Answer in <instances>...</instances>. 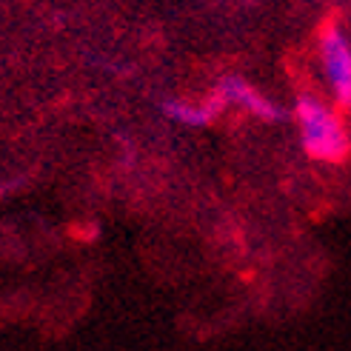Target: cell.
I'll list each match as a JSON object with an SVG mask.
<instances>
[{"instance_id": "6da1fadb", "label": "cell", "mask_w": 351, "mask_h": 351, "mask_svg": "<svg viewBox=\"0 0 351 351\" xmlns=\"http://www.w3.org/2000/svg\"><path fill=\"white\" fill-rule=\"evenodd\" d=\"M294 120L300 143L308 157L320 163H340L348 154V132L337 112L314 95H300L294 103Z\"/></svg>"}, {"instance_id": "7a4b0ae2", "label": "cell", "mask_w": 351, "mask_h": 351, "mask_svg": "<svg viewBox=\"0 0 351 351\" xmlns=\"http://www.w3.org/2000/svg\"><path fill=\"white\" fill-rule=\"evenodd\" d=\"M320 63L335 100L340 106H351V40L343 34V29H326L320 38Z\"/></svg>"}, {"instance_id": "3957f363", "label": "cell", "mask_w": 351, "mask_h": 351, "mask_svg": "<svg viewBox=\"0 0 351 351\" xmlns=\"http://www.w3.org/2000/svg\"><path fill=\"white\" fill-rule=\"evenodd\" d=\"M215 97L220 100L223 109H240L245 114H252L257 120H266V123H274V120H283V109L277 106L274 100H269L263 95L257 86H252L249 80H243L237 75H229L217 83L215 89Z\"/></svg>"}, {"instance_id": "277c9868", "label": "cell", "mask_w": 351, "mask_h": 351, "mask_svg": "<svg viewBox=\"0 0 351 351\" xmlns=\"http://www.w3.org/2000/svg\"><path fill=\"white\" fill-rule=\"evenodd\" d=\"M220 112H226L220 106V100L212 95L208 100H200V103H191V100H178L171 97L163 103V114L171 120V123H180V126H189V129H203L208 123H215L220 117Z\"/></svg>"}]
</instances>
